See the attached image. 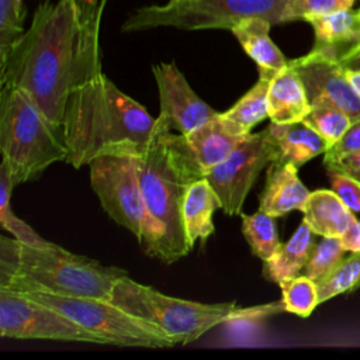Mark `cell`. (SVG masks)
I'll return each instance as SVG.
<instances>
[{
    "label": "cell",
    "mask_w": 360,
    "mask_h": 360,
    "mask_svg": "<svg viewBox=\"0 0 360 360\" xmlns=\"http://www.w3.org/2000/svg\"><path fill=\"white\" fill-rule=\"evenodd\" d=\"M108 0H46L0 62V87L25 91L62 129L69 96L103 73L100 24Z\"/></svg>",
    "instance_id": "6da1fadb"
},
{
    "label": "cell",
    "mask_w": 360,
    "mask_h": 360,
    "mask_svg": "<svg viewBox=\"0 0 360 360\" xmlns=\"http://www.w3.org/2000/svg\"><path fill=\"white\" fill-rule=\"evenodd\" d=\"M155 128L156 118L101 73L75 89L66 103L62 121L66 163L79 169L103 155H138Z\"/></svg>",
    "instance_id": "7a4b0ae2"
},
{
    "label": "cell",
    "mask_w": 360,
    "mask_h": 360,
    "mask_svg": "<svg viewBox=\"0 0 360 360\" xmlns=\"http://www.w3.org/2000/svg\"><path fill=\"white\" fill-rule=\"evenodd\" d=\"M124 276L127 271L121 267L104 266L55 243L32 246L15 238H0V287L110 301Z\"/></svg>",
    "instance_id": "3957f363"
},
{
    "label": "cell",
    "mask_w": 360,
    "mask_h": 360,
    "mask_svg": "<svg viewBox=\"0 0 360 360\" xmlns=\"http://www.w3.org/2000/svg\"><path fill=\"white\" fill-rule=\"evenodd\" d=\"M141 190L162 233L159 260L174 263L188 255L181 202L187 187L202 174L181 146L180 134H173L163 118L156 117V128L148 146L136 155Z\"/></svg>",
    "instance_id": "277c9868"
},
{
    "label": "cell",
    "mask_w": 360,
    "mask_h": 360,
    "mask_svg": "<svg viewBox=\"0 0 360 360\" xmlns=\"http://www.w3.org/2000/svg\"><path fill=\"white\" fill-rule=\"evenodd\" d=\"M0 150L15 186L68 158L62 129L25 91L7 86L0 87Z\"/></svg>",
    "instance_id": "5b68a950"
},
{
    "label": "cell",
    "mask_w": 360,
    "mask_h": 360,
    "mask_svg": "<svg viewBox=\"0 0 360 360\" xmlns=\"http://www.w3.org/2000/svg\"><path fill=\"white\" fill-rule=\"evenodd\" d=\"M110 301L132 316L163 332L173 345H187L221 323L238 309L235 302L202 304L166 295L150 285L120 278Z\"/></svg>",
    "instance_id": "8992f818"
},
{
    "label": "cell",
    "mask_w": 360,
    "mask_h": 360,
    "mask_svg": "<svg viewBox=\"0 0 360 360\" xmlns=\"http://www.w3.org/2000/svg\"><path fill=\"white\" fill-rule=\"evenodd\" d=\"M90 184L103 210L135 235L142 249L158 259L162 233L146 207L136 169V155H103L90 162Z\"/></svg>",
    "instance_id": "52a82bcc"
},
{
    "label": "cell",
    "mask_w": 360,
    "mask_h": 360,
    "mask_svg": "<svg viewBox=\"0 0 360 360\" xmlns=\"http://www.w3.org/2000/svg\"><path fill=\"white\" fill-rule=\"evenodd\" d=\"M287 0H170L138 8L122 24L124 32L173 27L179 30H231L239 21L262 17L281 24Z\"/></svg>",
    "instance_id": "ba28073f"
},
{
    "label": "cell",
    "mask_w": 360,
    "mask_h": 360,
    "mask_svg": "<svg viewBox=\"0 0 360 360\" xmlns=\"http://www.w3.org/2000/svg\"><path fill=\"white\" fill-rule=\"evenodd\" d=\"M70 318L82 328L96 335L103 345L167 349L174 346L155 326L132 316L108 300L90 297H69L48 291H17Z\"/></svg>",
    "instance_id": "9c48e42d"
},
{
    "label": "cell",
    "mask_w": 360,
    "mask_h": 360,
    "mask_svg": "<svg viewBox=\"0 0 360 360\" xmlns=\"http://www.w3.org/2000/svg\"><path fill=\"white\" fill-rule=\"evenodd\" d=\"M0 335L10 339L103 345L96 335L56 309L6 287H0Z\"/></svg>",
    "instance_id": "30bf717a"
},
{
    "label": "cell",
    "mask_w": 360,
    "mask_h": 360,
    "mask_svg": "<svg viewBox=\"0 0 360 360\" xmlns=\"http://www.w3.org/2000/svg\"><path fill=\"white\" fill-rule=\"evenodd\" d=\"M274 150L266 128L246 135L240 143L204 177L212 186L226 215H240L245 200L259 174L271 162Z\"/></svg>",
    "instance_id": "8fae6325"
},
{
    "label": "cell",
    "mask_w": 360,
    "mask_h": 360,
    "mask_svg": "<svg viewBox=\"0 0 360 360\" xmlns=\"http://www.w3.org/2000/svg\"><path fill=\"white\" fill-rule=\"evenodd\" d=\"M152 73L159 93V117L172 131L187 135L218 114L197 96L176 63L153 65Z\"/></svg>",
    "instance_id": "7c38bea8"
},
{
    "label": "cell",
    "mask_w": 360,
    "mask_h": 360,
    "mask_svg": "<svg viewBox=\"0 0 360 360\" xmlns=\"http://www.w3.org/2000/svg\"><path fill=\"white\" fill-rule=\"evenodd\" d=\"M290 63L298 72L309 103L323 98L342 108L352 121L360 118V96L347 79L345 66L318 52L291 59Z\"/></svg>",
    "instance_id": "4fadbf2b"
},
{
    "label": "cell",
    "mask_w": 360,
    "mask_h": 360,
    "mask_svg": "<svg viewBox=\"0 0 360 360\" xmlns=\"http://www.w3.org/2000/svg\"><path fill=\"white\" fill-rule=\"evenodd\" d=\"M308 22L314 30V52L342 63L360 48L359 10H339L311 18Z\"/></svg>",
    "instance_id": "5bb4252c"
},
{
    "label": "cell",
    "mask_w": 360,
    "mask_h": 360,
    "mask_svg": "<svg viewBox=\"0 0 360 360\" xmlns=\"http://www.w3.org/2000/svg\"><path fill=\"white\" fill-rule=\"evenodd\" d=\"M311 191L298 177V167L291 163L271 162L267 166L266 183L259 197V210L271 217H283L290 211H302Z\"/></svg>",
    "instance_id": "9a60e30c"
},
{
    "label": "cell",
    "mask_w": 360,
    "mask_h": 360,
    "mask_svg": "<svg viewBox=\"0 0 360 360\" xmlns=\"http://www.w3.org/2000/svg\"><path fill=\"white\" fill-rule=\"evenodd\" d=\"M218 114L190 134H180L183 149L202 177L221 163L245 138L232 134L222 124Z\"/></svg>",
    "instance_id": "2e32d148"
},
{
    "label": "cell",
    "mask_w": 360,
    "mask_h": 360,
    "mask_svg": "<svg viewBox=\"0 0 360 360\" xmlns=\"http://www.w3.org/2000/svg\"><path fill=\"white\" fill-rule=\"evenodd\" d=\"M269 141L274 150V162L302 166L315 156L325 153L328 142L304 121L291 124L271 122L266 127Z\"/></svg>",
    "instance_id": "e0dca14e"
},
{
    "label": "cell",
    "mask_w": 360,
    "mask_h": 360,
    "mask_svg": "<svg viewBox=\"0 0 360 360\" xmlns=\"http://www.w3.org/2000/svg\"><path fill=\"white\" fill-rule=\"evenodd\" d=\"M267 107L269 118L276 124L304 121L311 111L305 86L290 60L287 66L271 77L267 93Z\"/></svg>",
    "instance_id": "ac0fdd59"
},
{
    "label": "cell",
    "mask_w": 360,
    "mask_h": 360,
    "mask_svg": "<svg viewBox=\"0 0 360 360\" xmlns=\"http://www.w3.org/2000/svg\"><path fill=\"white\" fill-rule=\"evenodd\" d=\"M219 200L205 177L194 180L186 190L181 202V219L188 246L193 249L197 240L202 243L215 232L214 212Z\"/></svg>",
    "instance_id": "d6986e66"
},
{
    "label": "cell",
    "mask_w": 360,
    "mask_h": 360,
    "mask_svg": "<svg viewBox=\"0 0 360 360\" xmlns=\"http://www.w3.org/2000/svg\"><path fill=\"white\" fill-rule=\"evenodd\" d=\"M301 212L302 219L319 236L340 238L357 219L333 190L325 188L311 191Z\"/></svg>",
    "instance_id": "ffe728a7"
},
{
    "label": "cell",
    "mask_w": 360,
    "mask_h": 360,
    "mask_svg": "<svg viewBox=\"0 0 360 360\" xmlns=\"http://www.w3.org/2000/svg\"><path fill=\"white\" fill-rule=\"evenodd\" d=\"M273 24L262 17H250L239 21L231 28L245 53L257 65V70L277 73L287 66L288 59L270 38Z\"/></svg>",
    "instance_id": "44dd1931"
},
{
    "label": "cell",
    "mask_w": 360,
    "mask_h": 360,
    "mask_svg": "<svg viewBox=\"0 0 360 360\" xmlns=\"http://www.w3.org/2000/svg\"><path fill=\"white\" fill-rule=\"evenodd\" d=\"M315 245V233L302 219L292 236L278 246L276 253L263 262V277L278 284L283 280L298 276L309 257Z\"/></svg>",
    "instance_id": "7402d4cb"
},
{
    "label": "cell",
    "mask_w": 360,
    "mask_h": 360,
    "mask_svg": "<svg viewBox=\"0 0 360 360\" xmlns=\"http://www.w3.org/2000/svg\"><path fill=\"white\" fill-rule=\"evenodd\" d=\"M276 73L259 70L257 82L226 111L219 112L222 124L235 135L246 136L252 128L269 117L267 93Z\"/></svg>",
    "instance_id": "603a6c76"
},
{
    "label": "cell",
    "mask_w": 360,
    "mask_h": 360,
    "mask_svg": "<svg viewBox=\"0 0 360 360\" xmlns=\"http://www.w3.org/2000/svg\"><path fill=\"white\" fill-rule=\"evenodd\" d=\"M242 215V233L252 253L262 262L269 260L281 245L274 217L257 210L252 215Z\"/></svg>",
    "instance_id": "cb8c5ba5"
},
{
    "label": "cell",
    "mask_w": 360,
    "mask_h": 360,
    "mask_svg": "<svg viewBox=\"0 0 360 360\" xmlns=\"http://www.w3.org/2000/svg\"><path fill=\"white\" fill-rule=\"evenodd\" d=\"M14 181L8 173L7 165L1 160L0 163V224L7 229L17 240L32 245V246H48L52 242L39 236L27 222L17 218L11 210V191Z\"/></svg>",
    "instance_id": "d4e9b609"
},
{
    "label": "cell",
    "mask_w": 360,
    "mask_h": 360,
    "mask_svg": "<svg viewBox=\"0 0 360 360\" xmlns=\"http://www.w3.org/2000/svg\"><path fill=\"white\" fill-rule=\"evenodd\" d=\"M304 122L315 129L328 145L332 146L343 136L353 121L336 104L319 98L311 103V111L304 118Z\"/></svg>",
    "instance_id": "484cf974"
},
{
    "label": "cell",
    "mask_w": 360,
    "mask_h": 360,
    "mask_svg": "<svg viewBox=\"0 0 360 360\" xmlns=\"http://www.w3.org/2000/svg\"><path fill=\"white\" fill-rule=\"evenodd\" d=\"M278 285L283 295L284 311L287 312L308 318L319 304L318 284L305 274L283 280Z\"/></svg>",
    "instance_id": "4316f807"
},
{
    "label": "cell",
    "mask_w": 360,
    "mask_h": 360,
    "mask_svg": "<svg viewBox=\"0 0 360 360\" xmlns=\"http://www.w3.org/2000/svg\"><path fill=\"white\" fill-rule=\"evenodd\" d=\"M346 249L343 248L340 238L322 236V239L314 245L308 262L304 267V274L315 283L328 277L345 259Z\"/></svg>",
    "instance_id": "83f0119b"
},
{
    "label": "cell",
    "mask_w": 360,
    "mask_h": 360,
    "mask_svg": "<svg viewBox=\"0 0 360 360\" xmlns=\"http://www.w3.org/2000/svg\"><path fill=\"white\" fill-rule=\"evenodd\" d=\"M360 283V252H352L340 264L318 284L319 304L353 290Z\"/></svg>",
    "instance_id": "f1b7e54d"
},
{
    "label": "cell",
    "mask_w": 360,
    "mask_h": 360,
    "mask_svg": "<svg viewBox=\"0 0 360 360\" xmlns=\"http://www.w3.org/2000/svg\"><path fill=\"white\" fill-rule=\"evenodd\" d=\"M24 18L22 0H0V62L25 32Z\"/></svg>",
    "instance_id": "f546056e"
},
{
    "label": "cell",
    "mask_w": 360,
    "mask_h": 360,
    "mask_svg": "<svg viewBox=\"0 0 360 360\" xmlns=\"http://www.w3.org/2000/svg\"><path fill=\"white\" fill-rule=\"evenodd\" d=\"M356 0H287L281 14V24L290 21H309L339 10L352 8Z\"/></svg>",
    "instance_id": "4dcf8cb0"
},
{
    "label": "cell",
    "mask_w": 360,
    "mask_h": 360,
    "mask_svg": "<svg viewBox=\"0 0 360 360\" xmlns=\"http://www.w3.org/2000/svg\"><path fill=\"white\" fill-rule=\"evenodd\" d=\"M328 173L332 190L353 214H360V183L338 170H328Z\"/></svg>",
    "instance_id": "1f68e13d"
},
{
    "label": "cell",
    "mask_w": 360,
    "mask_h": 360,
    "mask_svg": "<svg viewBox=\"0 0 360 360\" xmlns=\"http://www.w3.org/2000/svg\"><path fill=\"white\" fill-rule=\"evenodd\" d=\"M360 150V118L353 121L352 125L347 128V131L343 134V136L328 148V150L323 153V165L333 163L343 156H347L350 153Z\"/></svg>",
    "instance_id": "d6a6232c"
},
{
    "label": "cell",
    "mask_w": 360,
    "mask_h": 360,
    "mask_svg": "<svg viewBox=\"0 0 360 360\" xmlns=\"http://www.w3.org/2000/svg\"><path fill=\"white\" fill-rule=\"evenodd\" d=\"M325 167H326V170L342 172L360 183V150L350 153L347 156H343L342 159H339L333 163L325 165Z\"/></svg>",
    "instance_id": "836d02e7"
},
{
    "label": "cell",
    "mask_w": 360,
    "mask_h": 360,
    "mask_svg": "<svg viewBox=\"0 0 360 360\" xmlns=\"http://www.w3.org/2000/svg\"><path fill=\"white\" fill-rule=\"evenodd\" d=\"M340 242L346 252H360V221L356 219L354 224L340 236Z\"/></svg>",
    "instance_id": "e575fe53"
},
{
    "label": "cell",
    "mask_w": 360,
    "mask_h": 360,
    "mask_svg": "<svg viewBox=\"0 0 360 360\" xmlns=\"http://www.w3.org/2000/svg\"><path fill=\"white\" fill-rule=\"evenodd\" d=\"M342 65H343L346 69L360 70V48L356 49L352 55H349V56L342 62Z\"/></svg>",
    "instance_id": "d590c367"
},
{
    "label": "cell",
    "mask_w": 360,
    "mask_h": 360,
    "mask_svg": "<svg viewBox=\"0 0 360 360\" xmlns=\"http://www.w3.org/2000/svg\"><path fill=\"white\" fill-rule=\"evenodd\" d=\"M346 69V68H345ZM346 75L349 82L352 83L353 89L356 90V93L360 96V70H354V69H346Z\"/></svg>",
    "instance_id": "8d00e7d4"
},
{
    "label": "cell",
    "mask_w": 360,
    "mask_h": 360,
    "mask_svg": "<svg viewBox=\"0 0 360 360\" xmlns=\"http://www.w3.org/2000/svg\"><path fill=\"white\" fill-rule=\"evenodd\" d=\"M359 11H360V8H359Z\"/></svg>",
    "instance_id": "74e56055"
}]
</instances>
